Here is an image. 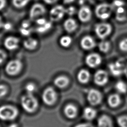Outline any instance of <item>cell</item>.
Wrapping results in <instances>:
<instances>
[{"instance_id": "33", "label": "cell", "mask_w": 127, "mask_h": 127, "mask_svg": "<svg viewBox=\"0 0 127 127\" xmlns=\"http://www.w3.org/2000/svg\"><path fill=\"white\" fill-rule=\"evenodd\" d=\"M35 88L36 87L35 85L32 83H29L27 84L25 87L27 94H33V93L35 90Z\"/></svg>"}, {"instance_id": "2", "label": "cell", "mask_w": 127, "mask_h": 127, "mask_svg": "<svg viewBox=\"0 0 127 127\" xmlns=\"http://www.w3.org/2000/svg\"><path fill=\"white\" fill-rule=\"evenodd\" d=\"M17 109L12 106L4 105L0 107V119L2 121H12L17 116Z\"/></svg>"}, {"instance_id": "20", "label": "cell", "mask_w": 127, "mask_h": 127, "mask_svg": "<svg viewBox=\"0 0 127 127\" xmlns=\"http://www.w3.org/2000/svg\"><path fill=\"white\" fill-rule=\"evenodd\" d=\"M121 98L118 94H112L108 98V104L112 108L117 107L121 103Z\"/></svg>"}, {"instance_id": "12", "label": "cell", "mask_w": 127, "mask_h": 127, "mask_svg": "<svg viewBox=\"0 0 127 127\" xmlns=\"http://www.w3.org/2000/svg\"><path fill=\"white\" fill-rule=\"evenodd\" d=\"M77 16L80 21L82 22H87L91 18L92 12L87 6H82L78 11Z\"/></svg>"}, {"instance_id": "36", "label": "cell", "mask_w": 127, "mask_h": 127, "mask_svg": "<svg viewBox=\"0 0 127 127\" xmlns=\"http://www.w3.org/2000/svg\"><path fill=\"white\" fill-rule=\"evenodd\" d=\"M113 4L114 6H116L117 8L119 7L123 6L124 5V2L121 0H115L113 1Z\"/></svg>"}, {"instance_id": "27", "label": "cell", "mask_w": 127, "mask_h": 127, "mask_svg": "<svg viewBox=\"0 0 127 127\" xmlns=\"http://www.w3.org/2000/svg\"><path fill=\"white\" fill-rule=\"evenodd\" d=\"M98 48L100 52L103 53H107L108 52L111 48V44L109 41L102 40L98 45Z\"/></svg>"}, {"instance_id": "18", "label": "cell", "mask_w": 127, "mask_h": 127, "mask_svg": "<svg viewBox=\"0 0 127 127\" xmlns=\"http://www.w3.org/2000/svg\"><path fill=\"white\" fill-rule=\"evenodd\" d=\"M64 113L68 118L73 119L77 115V109L74 105L68 104L64 108Z\"/></svg>"}, {"instance_id": "31", "label": "cell", "mask_w": 127, "mask_h": 127, "mask_svg": "<svg viewBox=\"0 0 127 127\" xmlns=\"http://www.w3.org/2000/svg\"><path fill=\"white\" fill-rule=\"evenodd\" d=\"M29 0H12L13 5L17 8H22L25 6Z\"/></svg>"}, {"instance_id": "44", "label": "cell", "mask_w": 127, "mask_h": 127, "mask_svg": "<svg viewBox=\"0 0 127 127\" xmlns=\"http://www.w3.org/2000/svg\"><path fill=\"white\" fill-rule=\"evenodd\" d=\"M7 127H18V125L15 124H12L10 125H9Z\"/></svg>"}, {"instance_id": "38", "label": "cell", "mask_w": 127, "mask_h": 127, "mask_svg": "<svg viewBox=\"0 0 127 127\" xmlns=\"http://www.w3.org/2000/svg\"><path fill=\"white\" fill-rule=\"evenodd\" d=\"M5 53L1 50H0V64L3 63L6 58Z\"/></svg>"}, {"instance_id": "25", "label": "cell", "mask_w": 127, "mask_h": 127, "mask_svg": "<svg viewBox=\"0 0 127 127\" xmlns=\"http://www.w3.org/2000/svg\"><path fill=\"white\" fill-rule=\"evenodd\" d=\"M38 44L37 41L33 38H28L23 42L24 47L29 50H32L36 48Z\"/></svg>"}, {"instance_id": "21", "label": "cell", "mask_w": 127, "mask_h": 127, "mask_svg": "<svg viewBox=\"0 0 127 127\" xmlns=\"http://www.w3.org/2000/svg\"><path fill=\"white\" fill-rule=\"evenodd\" d=\"M64 28L69 33L73 32L77 28V23L74 19L69 18L65 20L64 24Z\"/></svg>"}, {"instance_id": "8", "label": "cell", "mask_w": 127, "mask_h": 127, "mask_svg": "<svg viewBox=\"0 0 127 127\" xmlns=\"http://www.w3.org/2000/svg\"><path fill=\"white\" fill-rule=\"evenodd\" d=\"M57 93L52 87L47 88L43 93L42 100L47 105H52L56 101Z\"/></svg>"}, {"instance_id": "1", "label": "cell", "mask_w": 127, "mask_h": 127, "mask_svg": "<svg viewBox=\"0 0 127 127\" xmlns=\"http://www.w3.org/2000/svg\"><path fill=\"white\" fill-rule=\"evenodd\" d=\"M21 105L25 111L31 113L36 110L38 103L33 94H27L21 98Z\"/></svg>"}, {"instance_id": "37", "label": "cell", "mask_w": 127, "mask_h": 127, "mask_svg": "<svg viewBox=\"0 0 127 127\" xmlns=\"http://www.w3.org/2000/svg\"><path fill=\"white\" fill-rule=\"evenodd\" d=\"M2 28H3L6 31H8L11 29L12 24L8 22H5L3 24Z\"/></svg>"}, {"instance_id": "22", "label": "cell", "mask_w": 127, "mask_h": 127, "mask_svg": "<svg viewBox=\"0 0 127 127\" xmlns=\"http://www.w3.org/2000/svg\"><path fill=\"white\" fill-rule=\"evenodd\" d=\"M20 33L24 36H27L29 35L32 32V28L29 21L25 20L21 23V26L19 28Z\"/></svg>"}, {"instance_id": "32", "label": "cell", "mask_w": 127, "mask_h": 127, "mask_svg": "<svg viewBox=\"0 0 127 127\" xmlns=\"http://www.w3.org/2000/svg\"><path fill=\"white\" fill-rule=\"evenodd\" d=\"M119 47L121 51L127 52V38L122 39L119 44Z\"/></svg>"}, {"instance_id": "30", "label": "cell", "mask_w": 127, "mask_h": 127, "mask_svg": "<svg viewBox=\"0 0 127 127\" xmlns=\"http://www.w3.org/2000/svg\"><path fill=\"white\" fill-rule=\"evenodd\" d=\"M117 122L120 127H127V115H122L118 117Z\"/></svg>"}, {"instance_id": "35", "label": "cell", "mask_w": 127, "mask_h": 127, "mask_svg": "<svg viewBox=\"0 0 127 127\" xmlns=\"http://www.w3.org/2000/svg\"><path fill=\"white\" fill-rule=\"evenodd\" d=\"M76 12L75 8L73 6H69L66 9V13L68 15H73Z\"/></svg>"}, {"instance_id": "39", "label": "cell", "mask_w": 127, "mask_h": 127, "mask_svg": "<svg viewBox=\"0 0 127 127\" xmlns=\"http://www.w3.org/2000/svg\"><path fill=\"white\" fill-rule=\"evenodd\" d=\"M74 127H94L93 125H92L90 123H81V124H78L76 126H75Z\"/></svg>"}, {"instance_id": "17", "label": "cell", "mask_w": 127, "mask_h": 127, "mask_svg": "<svg viewBox=\"0 0 127 127\" xmlns=\"http://www.w3.org/2000/svg\"><path fill=\"white\" fill-rule=\"evenodd\" d=\"M98 127H114L111 118L106 115H101L97 120Z\"/></svg>"}, {"instance_id": "5", "label": "cell", "mask_w": 127, "mask_h": 127, "mask_svg": "<svg viewBox=\"0 0 127 127\" xmlns=\"http://www.w3.org/2000/svg\"><path fill=\"white\" fill-rule=\"evenodd\" d=\"M22 66V63L19 60H13L7 64L5 69L8 75H15L20 72Z\"/></svg>"}, {"instance_id": "29", "label": "cell", "mask_w": 127, "mask_h": 127, "mask_svg": "<svg viewBox=\"0 0 127 127\" xmlns=\"http://www.w3.org/2000/svg\"><path fill=\"white\" fill-rule=\"evenodd\" d=\"M72 43V39L69 36H64L62 37L60 40V45L64 47L67 48Z\"/></svg>"}, {"instance_id": "11", "label": "cell", "mask_w": 127, "mask_h": 127, "mask_svg": "<svg viewBox=\"0 0 127 127\" xmlns=\"http://www.w3.org/2000/svg\"><path fill=\"white\" fill-rule=\"evenodd\" d=\"M66 13V9L62 5H57L53 7L50 11V18L52 21H57L61 19Z\"/></svg>"}, {"instance_id": "24", "label": "cell", "mask_w": 127, "mask_h": 127, "mask_svg": "<svg viewBox=\"0 0 127 127\" xmlns=\"http://www.w3.org/2000/svg\"><path fill=\"white\" fill-rule=\"evenodd\" d=\"M69 83L68 78L64 76H60L55 79L54 83L58 88H64Z\"/></svg>"}, {"instance_id": "42", "label": "cell", "mask_w": 127, "mask_h": 127, "mask_svg": "<svg viewBox=\"0 0 127 127\" xmlns=\"http://www.w3.org/2000/svg\"><path fill=\"white\" fill-rule=\"evenodd\" d=\"M124 74H125L126 78H127V64L125 65V67L124 68Z\"/></svg>"}, {"instance_id": "19", "label": "cell", "mask_w": 127, "mask_h": 127, "mask_svg": "<svg viewBox=\"0 0 127 127\" xmlns=\"http://www.w3.org/2000/svg\"><path fill=\"white\" fill-rule=\"evenodd\" d=\"M90 78V73L88 70L82 69L77 74V79L79 82L82 84L87 83Z\"/></svg>"}, {"instance_id": "34", "label": "cell", "mask_w": 127, "mask_h": 127, "mask_svg": "<svg viewBox=\"0 0 127 127\" xmlns=\"http://www.w3.org/2000/svg\"><path fill=\"white\" fill-rule=\"evenodd\" d=\"M7 89L3 85H0V98L3 97L7 93Z\"/></svg>"}, {"instance_id": "28", "label": "cell", "mask_w": 127, "mask_h": 127, "mask_svg": "<svg viewBox=\"0 0 127 127\" xmlns=\"http://www.w3.org/2000/svg\"><path fill=\"white\" fill-rule=\"evenodd\" d=\"M115 88L117 92L121 94H125L127 92V85L122 80L117 82L115 84Z\"/></svg>"}, {"instance_id": "26", "label": "cell", "mask_w": 127, "mask_h": 127, "mask_svg": "<svg viewBox=\"0 0 127 127\" xmlns=\"http://www.w3.org/2000/svg\"><path fill=\"white\" fill-rule=\"evenodd\" d=\"M116 18L118 21L120 22L124 21L126 19V12L123 6L119 7L117 8Z\"/></svg>"}, {"instance_id": "41", "label": "cell", "mask_w": 127, "mask_h": 127, "mask_svg": "<svg viewBox=\"0 0 127 127\" xmlns=\"http://www.w3.org/2000/svg\"><path fill=\"white\" fill-rule=\"evenodd\" d=\"M46 3L48 4H52L57 1L58 0H43Z\"/></svg>"}, {"instance_id": "6", "label": "cell", "mask_w": 127, "mask_h": 127, "mask_svg": "<svg viewBox=\"0 0 127 127\" xmlns=\"http://www.w3.org/2000/svg\"><path fill=\"white\" fill-rule=\"evenodd\" d=\"M125 65L121 60H119L115 62L110 63L108 64V68L110 73L113 76H119L124 74Z\"/></svg>"}, {"instance_id": "3", "label": "cell", "mask_w": 127, "mask_h": 127, "mask_svg": "<svg viewBox=\"0 0 127 127\" xmlns=\"http://www.w3.org/2000/svg\"><path fill=\"white\" fill-rule=\"evenodd\" d=\"M112 6L107 3H101L97 5L95 9L96 16L99 19L105 20L111 15Z\"/></svg>"}, {"instance_id": "10", "label": "cell", "mask_w": 127, "mask_h": 127, "mask_svg": "<svg viewBox=\"0 0 127 127\" xmlns=\"http://www.w3.org/2000/svg\"><path fill=\"white\" fill-rule=\"evenodd\" d=\"M85 63L90 68H95L100 65L102 59L100 55L96 53H92L88 55L85 58Z\"/></svg>"}, {"instance_id": "14", "label": "cell", "mask_w": 127, "mask_h": 127, "mask_svg": "<svg viewBox=\"0 0 127 127\" xmlns=\"http://www.w3.org/2000/svg\"><path fill=\"white\" fill-rule=\"evenodd\" d=\"M45 8L43 5L40 3H35L32 5L30 11L29 16L31 19H35L45 13Z\"/></svg>"}, {"instance_id": "43", "label": "cell", "mask_w": 127, "mask_h": 127, "mask_svg": "<svg viewBox=\"0 0 127 127\" xmlns=\"http://www.w3.org/2000/svg\"><path fill=\"white\" fill-rule=\"evenodd\" d=\"M63 0L65 3H70L73 2L74 0Z\"/></svg>"}, {"instance_id": "16", "label": "cell", "mask_w": 127, "mask_h": 127, "mask_svg": "<svg viewBox=\"0 0 127 127\" xmlns=\"http://www.w3.org/2000/svg\"><path fill=\"white\" fill-rule=\"evenodd\" d=\"M19 40L17 38L13 36L7 37L4 41V47L9 50H14L18 47Z\"/></svg>"}, {"instance_id": "4", "label": "cell", "mask_w": 127, "mask_h": 127, "mask_svg": "<svg viewBox=\"0 0 127 127\" xmlns=\"http://www.w3.org/2000/svg\"><path fill=\"white\" fill-rule=\"evenodd\" d=\"M94 31L96 36L101 40H105L112 31L111 25L106 22L97 23L95 25Z\"/></svg>"}, {"instance_id": "7", "label": "cell", "mask_w": 127, "mask_h": 127, "mask_svg": "<svg viewBox=\"0 0 127 127\" xmlns=\"http://www.w3.org/2000/svg\"><path fill=\"white\" fill-rule=\"evenodd\" d=\"M103 96L101 93L97 89H90L87 95V99L92 106H96L101 103Z\"/></svg>"}, {"instance_id": "40", "label": "cell", "mask_w": 127, "mask_h": 127, "mask_svg": "<svg viewBox=\"0 0 127 127\" xmlns=\"http://www.w3.org/2000/svg\"><path fill=\"white\" fill-rule=\"evenodd\" d=\"M6 4L5 0H0V10L3 9Z\"/></svg>"}, {"instance_id": "45", "label": "cell", "mask_w": 127, "mask_h": 127, "mask_svg": "<svg viewBox=\"0 0 127 127\" xmlns=\"http://www.w3.org/2000/svg\"><path fill=\"white\" fill-rule=\"evenodd\" d=\"M3 22H2V19L1 18V17L0 16V28H1L2 27V25H3Z\"/></svg>"}, {"instance_id": "13", "label": "cell", "mask_w": 127, "mask_h": 127, "mask_svg": "<svg viewBox=\"0 0 127 127\" xmlns=\"http://www.w3.org/2000/svg\"><path fill=\"white\" fill-rule=\"evenodd\" d=\"M36 24V31L40 33L46 32L51 29L52 25L51 21H49L43 18L37 19Z\"/></svg>"}, {"instance_id": "9", "label": "cell", "mask_w": 127, "mask_h": 127, "mask_svg": "<svg viewBox=\"0 0 127 127\" xmlns=\"http://www.w3.org/2000/svg\"><path fill=\"white\" fill-rule=\"evenodd\" d=\"M109 77L108 72L103 69L97 70L94 75L93 80L95 84L98 86H104L108 81Z\"/></svg>"}, {"instance_id": "23", "label": "cell", "mask_w": 127, "mask_h": 127, "mask_svg": "<svg viewBox=\"0 0 127 127\" xmlns=\"http://www.w3.org/2000/svg\"><path fill=\"white\" fill-rule=\"evenodd\" d=\"M96 111L92 107H87L83 110V115L86 120L89 121L93 120L96 116Z\"/></svg>"}, {"instance_id": "15", "label": "cell", "mask_w": 127, "mask_h": 127, "mask_svg": "<svg viewBox=\"0 0 127 127\" xmlns=\"http://www.w3.org/2000/svg\"><path fill=\"white\" fill-rule=\"evenodd\" d=\"M96 42L93 38L87 35L83 37L80 41V46L85 50H90L94 48L96 46Z\"/></svg>"}]
</instances>
